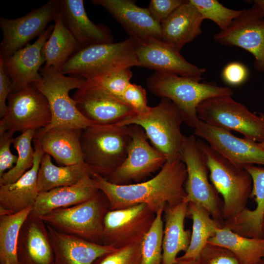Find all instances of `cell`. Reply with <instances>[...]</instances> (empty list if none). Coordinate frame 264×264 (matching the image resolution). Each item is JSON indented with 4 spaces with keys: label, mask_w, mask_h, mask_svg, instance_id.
I'll return each instance as SVG.
<instances>
[{
    "label": "cell",
    "mask_w": 264,
    "mask_h": 264,
    "mask_svg": "<svg viewBox=\"0 0 264 264\" xmlns=\"http://www.w3.org/2000/svg\"><path fill=\"white\" fill-rule=\"evenodd\" d=\"M109 210L108 199L99 190L84 202L39 217L58 231L103 245L104 220Z\"/></svg>",
    "instance_id": "cell-8"
},
{
    "label": "cell",
    "mask_w": 264,
    "mask_h": 264,
    "mask_svg": "<svg viewBox=\"0 0 264 264\" xmlns=\"http://www.w3.org/2000/svg\"><path fill=\"white\" fill-rule=\"evenodd\" d=\"M256 264H264V263L262 262V261L259 263Z\"/></svg>",
    "instance_id": "cell-50"
},
{
    "label": "cell",
    "mask_w": 264,
    "mask_h": 264,
    "mask_svg": "<svg viewBox=\"0 0 264 264\" xmlns=\"http://www.w3.org/2000/svg\"><path fill=\"white\" fill-rule=\"evenodd\" d=\"M41 79L32 85L45 97L51 114L50 124L41 129L47 130L56 128L84 129L95 125L84 117L77 109L76 102L70 97L69 91L79 89L86 83L85 79L66 76L53 67L42 68Z\"/></svg>",
    "instance_id": "cell-7"
},
{
    "label": "cell",
    "mask_w": 264,
    "mask_h": 264,
    "mask_svg": "<svg viewBox=\"0 0 264 264\" xmlns=\"http://www.w3.org/2000/svg\"><path fill=\"white\" fill-rule=\"evenodd\" d=\"M36 132L29 130L13 138L12 144L18 153L17 161L11 169L0 177V185L15 182L32 168L35 158L32 142Z\"/></svg>",
    "instance_id": "cell-35"
},
{
    "label": "cell",
    "mask_w": 264,
    "mask_h": 264,
    "mask_svg": "<svg viewBox=\"0 0 264 264\" xmlns=\"http://www.w3.org/2000/svg\"><path fill=\"white\" fill-rule=\"evenodd\" d=\"M136 55L140 67L155 72L175 74L200 82L206 70L188 62L180 51L161 39L138 43Z\"/></svg>",
    "instance_id": "cell-18"
},
{
    "label": "cell",
    "mask_w": 264,
    "mask_h": 264,
    "mask_svg": "<svg viewBox=\"0 0 264 264\" xmlns=\"http://www.w3.org/2000/svg\"><path fill=\"white\" fill-rule=\"evenodd\" d=\"M197 259L200 264H241L235 255L227 248L209 243Z\"/></svg>",
    "instance_id": "cell-40"
},
{
    "label": "cell",
    "mask_w": 264,
    "mask_h": 264,
    "mask_svg": "<svg viewBox=\"0 0 264 264\" xmlns=\"http://www.w3.org/2000/svg\"><path fill=\"white\" fill-rule=\"evenodd\" d=\"M131 68L125 67L118 69L87 81L105 88L121 99L123 94L131 84L130 80L132 73Z\"/></svg>",
    "instance_id": "cell-38"
},
{
    "label": "cell",
    "mask_w": 264,
    "mask_h": 264,
    "mask_svg": "<svg viewBox=\"0 0 264 264\" xmlns=\"http://www.w3.org/2000/svg\"></svg>",
    "instance_id": "cell-53"
},
{
    "label": "cell",
    "mask_w": 264,
    "mask_h": 264,
    "mask_svg": "<svg viewBox=\"0 0 264 264\" xmlns=\"http://www.w3.org/2000/svg\"><path fill=\"white\" fill-rule=\"evenodd\" d=\"M262 231L264 234V215H263V219H262Z\"/></svg>",
    "instance_id": "cell-48"
},
{
    "label": "cell",
    "mask_w": 264,
    "mask_h": 264,
    "mask_svg": "<svg viewBox=\"0 0 264 264\" xmlns=\"http://www.w3.org/2000/svg\"><path fill=\"white\" fill-rule=\"evenodd\" d=\"M188 216L192 220L191 241L184 254L179 260L197 259L208 241L216 234L220 225L210 213L201 206L194 203H188Z\"/></svg>",
    "instance_id": "cell-33"
},
{
    "label": "cell",
    "mask_w": 264,
    "mask_h": 264,
    "mask_svg": "<svg viewBox=\"0 0 264 264\" xmlns=\"http://www.w3.org/2000/svg\"><path fill=\"white\" fill-rule=\"evenodd\" d=\"M121 99L137 114H145L151 108L148 105L146 91L140 85L131 83L123 94Z\"/></svg>",
    "instance_id": "cell-41"
},
{
    "label": "cell",
    "mask_w": 264,
    "mask_h": 264,
    "mask_svg": "<svg viewBox=\"0 0 264 264\" xmlns=\"http://www.w3.org/2000/svg\"><path fill=\"white\" fill-rule=\"evenodd\" d=\"M91 171L85 163L58 166L52 162L51 156L44 154L41 160L38 175L39 193L77 183Z\"/></svg>",
    "instance_id": "cell-31"
},
{
    "label": "cell",
    "mask_w": 264,
    "mask_h": 264,
    "mask_svg": "<svg viewBox=\"0 0 264 264\" xmlns=\"http://www.w3.org/2000/svg\"><path fill=\"white\" fill-rule=\"evenodd\" d=\"M141 242L117 248L97 258L92 264H141Z\"/></svg>",
    "instance_id": "cell-39"
},
{
    "label": "cell",
    "mask_w": 264,
    "mask_h": 264,
    "mask_svg": "<svg viewBox=\"0 0 264 264\" xmlns=\"http://www.w3.org/2000/svg\"><path fill=\"white\" fill-rule=\"evenodd\" d=\"M194 134L235 165H264V149L257 142L238 137L229 131L209 125L199 120Z\"/></svg>",
    "instance_id": "cell-17"
},
{
    "label": "cell",
    "mask_w": 264,
    "mask_h": 264,
    "mask_svg": "<svg viewBox=\"0 0 264 264\" xmlns=\"http://www.w3.org/2000/svg\"><path fill=\"white\" fill-rule=\"evenodd\" d=\"M155 216L144 203L109 210L104 220L103 245L117 249L141 242Z\"/></svg>",
    "instance_id": "cell-12"
},
{
    "label": "cell",
    "mask_w": 264,
    "mask_h": 264,
    "mask_svg": "<svg viewBox=\"0 0 264 264\" xmlns=\"http://www.w3.org/2000/svg\"><path fill=\"white\" fill-rule=\"evenodd\" d=\"M199 120L214 127L241 133L257 143L264 141V117L250 111L231 96L214 97L201 102L197 108Z\"/></svg>",
    "instance_id": "cell-10"
},
{
    "label": "cell",
    "mask_w": 264,
    "mask_h": 264,
    "mask_svg": "<svg viewBox=\"0 0 264 264\" xmlns=\"http://www.w3.org/2000/svg\"><path fill=\"white\" fill-rule=\"evenodd\" d=\"M251 8L260 17L264 18V0H255Z\"/></svg>",
    "instance_id": "cell-46"
},
{
    "label": "cell",
    "mask_w": 264,
    "mask_h": 264,
    "mask_svg": "<svg viewBox=\"0 0 264 264\" xmlns=\"http://www.w3.org/2000/svg\"><path fill=\"white\" fill-rule=\"evenodd\" d=\"M13 91L11 81L4 70V60L0 57V117L1 118L7 110L6 100Z\"/></svg>",
    "instance_id": "cell-45"
},
{
    "label": "cell",
    "mask_w": 264,
    "mask_h": 264,
    "mask_svg": "<svg viewBox=\"0 0 264 264\" xmlns=\"http://www.w3.org/2000/svg\"><path fill=\"white\" fill-rule=\"evenodd\" d=\"M188 208V203L183 201L175 206L164 207L162 264L176 263L178 254L185 252L189 246L191 231L184 227Z\"/></svg>",
    "instance_id": "cell-29"
},
{
    "label": "cell",
    "mask_w": 264,
    "mask_h": 264,
    "mask_svg": "<svg viewBox=\"0 0 264 264\" xmlns=\"http://www.w3.org/2000/svg\"><path fill=\"white\" fill-rule=\"evenodd\" d=\"M91 2L103 7L121 25L130 37L138 43L161 40V24L154 19L147 8L141 7L131 0H93Z\"/></svg>",
    "instance_id": "cell-19"
},
{
    "label": "cell",
    "mask_w": 264,
    "mask_h": 264,
    "mask_svg": "<svg viewBox=\"0 0 264 264\" xmlns=\"http://www.w3.org/2000/svg\"><path fill=\"white\" fill-rule=\"evenodd\" d=\"M14 133L4 132L0 133V177L11 169L17 162L18 156L11 151Z\"/></svg>",
    "instance_id": "cell-42"
},
{
    "label": "cell",
    "mask_w": 264,
    "mask_h": 264,
    "mask_svg": "<svg viewBox=\"0 0 264 264\" xmlns=\"http://www.w3.org/2000/svg\"><path fill=\"white\" fill-rule=\"evenodd\" d=\"M258 144L260 147L264 149V141L261 143H258Z\"/></svg>",
    "instance_id": "cell-49"
},
{
    "label": "cell",
    "mask_w": 264,
    "mask_h": 264,
    "mask_svg": "<svg viewBox=\"0 0 264 264\" xmlns=\"http://www.w3.org/2000/svg\"><path fill=\"white\" fill-rule=\"evenodd\" d=\"M262 262H263V263H264V258L263 259Z\"/></svg>",
    "instance_id": "cell-51"
},
{
    "label": "cell",
    "mask_w": 264,
    "mask_h": 264,
    "mask_svg": "<svg viewBox=\"0 0 264 264\" xmlns=\"http://www.w3.org/2000/svg\"><path fill=\"white\" fill-rule=\"evenodd\" d=\"M138 43L129 37L117 43L92 44L79 48L63 65L64 75L90 80L125 67L140 66L136 55Z\"/></svg>",
    "instance_id": "cell-3"
},
{
    "label": "cell",
    "mask_w": 264,
    "mask_h": 264,
    "mask_svg": "<svg viewBox=\"0 0 264 264\" xmlns=\"http://www.w3.org/2000/svg\"><path fill=\"white\" fill-rule=\"evenodd\" d=\"M59 12L69 31L80 46L113 43L109 28L96 24L86 12L83 0H59Z\"/></svg>",
    "instance_id": "cell-23"
},
{
    "label": "cell",
    "mask_w": 264,
    "mask_h": 264,
    "mask_svg": "<svg viewBox=\"0 0 264 264\" xmlns=\"http://www.w3.org/2000/svg\"><path fill=\"white\" fill-rule=\"evenodd\" d=\"M196 7L203 19L217 24L220 30L227 28L243 12L227 8L217 0H190Z\"/></svg>",
    "instance_id": "cell-37"
},
{
    "label": "cell",
    "mask_w": 264,
    "mask_h": 264,
    "mask_svg": "<svg viewBox=\"0 0 264 264\" xmlns=\"http://www.w3.org/2000/svg\"><path fill=\"white\" fill-rule=\"evenodd\" d=\"M7 110L0 121V133L37 131L51 120L48 101L32 84L12 92L7 98Z\"/></svg>",
    "instance_id": "cell-11"
},
{
    "label": "cell",
    "mask_w": 264,
    "mask_h": 264,
    "mask_svg": "<svg viewBox=\"0 0 264 264\" xmlns=\"http://www.w3.org/2000/svg\"><path fill=\"white\" fill-rule=\"evenodd\" d=\"M46 225L54 252V264H92L100 256L116 249L60 232Z\"/></svg>",
    "instance_id": "cell-25"
},
{
    "label": "cell",
    "mask_w": 264,
    "mask_h": 264,
    "mask_svg": "<svg viewBox=\"0 0 264 264\" xmlns=\"http://www.w3.org/2000/svg\"><path fill=\"white\" fill-rule=\"evenodd\" d=\"M99 190L91 176L87 175L74 185L39 193L31 212L40 216L57 209L74 206L89 199Z\"/></svg>",
    "instance_id": "cell-28"
},
{
    "label": "cell",
    "mask_w": 264,
    "mask_h": 264,
    "mask_svg": "<svg viewBox=\"0 0 264 264\" xmlns=\"http://www.w3.org/2000/svg\"><path fill=\"white\" fill-rule=\"evenodd\" d=\"M183 122V115L177 106L170 99L161 98L147 113L135 114L117 125L140 126L153 146L165 155L167 162H173L182 160L186 136L181 131Z\"/></svg>",
    "instance_id": "cell-6"
},
{
    "label": "cell",
    "mask_w": 264,
    "mask_h": 264,
    "mask_svg": "<svg viewBox=\"0 0 264 264\" xmlns=\"http://www.w3.org/2000/svg\"><path fill=\"white\" fill-rule=\"evenodd\" d=\"M132 141L128 126L88 127L81 137L85 163L91 173L106 179L125 161Z\"/></svg>",
    "instance_id": "cell-2"
},
{
    "label": "cell",
    "mask_w": 264,
    "mask_h": 264,
    "mask_svg": "<svg viewBox=\"0 0 264 264\" xmlns=\"http://www.w3.org/2000/svg\"><path fill=\"white\" fill-rule=\"evenodd\" d=\"M132 137L127 157L122 164L106 179L117 185L139 182L160 170L167 162L164 154L148 141L144 130L137 125L128 126Z\"/></svg>",
    "instance_id": "cell-14"
},
{
    "label": "cell",
    "mask_w": 264,
    "mask_h": 264,
    "mask_svg": "<svg viewBox=\"0 0 264 264\" xmlns=\"http://www.w3.org/2000/svg\"><path fill=\"white\" fill-rule=\"evenodd\" d=\"M208 243L227 248L241 264H256L264 258V238L243 236L225 225L218 228Z\"/></svg>",
    "instance_id": "cell-30"
},
{
    "label": "cell",
    "mask_w": 264,
    "mask_h": 264,
    "mask_svg": "<svg viewBox=\"0 0 264 264\" xmlns=\"http://www.w3.org/2000/svg\"><path fill=\"white\" fill-rule=\"evenodd\" d=\"M53 26L47 27L33 44H27L4 60V70L11 81L12 92L41 79L39 70L45 63L43 48Z\"/></svg>",
    "instance_id": "cell-20"
},
{
    "label": "cell",
    "mask_w": 264,
    "mask_h": 264,
    "mask_svg": "<svg viewBox=\"0 0 264 264\" xmlns=\"http://www.w3.org/2000/svg\"><path fill=\"white\" fill-rule=\"evenodd\" d=\"M250 175L252 188L250 198L256 203L253 210L247 208L234 218L224 222V225L242 236L250 238H264L262 221L264 214V168L254 165L243 167Z\"/></svg>",
    "instance_id": "cell-27"
},
{
    "label": "cell",
    "mask_w": 264,
    "mask_h": 264,
    "mask_svg": "<svg viewBox=\"0 0 264 264\" xmlns=\"http://www.w3.org/2000/svg\"><path fill=\"white\" fill-rule=\"evenodd\" d=\"M33 207L21 212L0 216V263L19 264L17 245L21 228Z\"/></svg>",
    "instance_id": "cell-34"
},
{
    "label": "cell",
    "mask_w": 264,
    "mask_h": 264,
    "mask_svg": "<svg viewBox=\"0 0 264 264\" xmlns=\"http://www.w3.org/2000/svg\"><path fill=\"white\" fill-rule=\"evenodd\" d=\"M91 176L107 197L109 210L144 203L156 213L166 205L183 201L186 196L187 171L182 160L166 162L155 176L142 182L117 185L95 173L91 172Z\"/></svg>",
    "instance_id": "cell-1"
},
{
    "label": "cell",
    "mask_w": 264,
    "mask_h": 264,
    "mask_svg": "<svg viewBox=\"0 0 264 264\" xmlns=\"http://www.w3.org/2000/svg\"><path fill=\"white\" fill-rule=\"evenodd\" d=\"M59 12V0H50L24 16L16 19L0 17L3 37L0 44V57L3 60L9 58L40 36Z\"/></svg>",
    "instance_id": "cell-13"
},
{
    "label": "cell",
    "mask_w": 264,
    "mask_h": 264,
    "mask_svg": "<svg viewBox=\"0 0 264 264\" xmlns=\"http://www.w3.org/2000/svg\"><path fill=\"white\" fill-rule=\"evenodd\" d=\"M35 158L32 168L15 182L0 185V216L11 215L33 207L38 194V175L44 154L35 138Z\"/></svg>",
    "instance_id": "cell-22"
},
{
    "label": "cell",
    "mask_w": 264,
    "mask_h": 264,
    "mask_svg": "<svg viewBox=\"0 0 264 264\" xmlns=\"http://www.w3.org/2000/svg\"><path fill=\"white\" fill-rule=\"evenodd\" d=\"M82 129L56 128L40 129L34 138L44 154L52 156L59 164L67 166L84 163L81 144Z\"/></svg>",
    "instance_id": "cell-24"
},
{
    "label": "cell",
    "mask_w": 264,
    "mask_h": 264,
    "mask_svg": "<svg viewBox=\"0 0 264 264\" xmlns=\"http://www.w3.org/2000/svg\"><path fill=\"white\" fill-rule=\"evenodd\" d=\"M17 256L19 264H54V252L46 224L32 212L21 228Z\"/></svg>",
    "instance_id": "cell-21"
},
{
    "label": "cell",
    "mask_w": 264,
    "mask_h": 264,
    "mask_svg": "<svg viewBox=\"0 0 264 264\" xmlns=\"http://www.w3.org/2000/svg\"><path fill=\"white\" fill-rule=\"evenodd\" d=\"M54 22L53 30L43 48L45 57L43 67H53L60 70L80 46L66 26L59 12Z\"/></svg>",
    "instance_id": "cell-32"
},
{
    "label": "cell",
    "mask_w": 264,
    "mask_h": 264,
    "mask_svg": "<svg viewBox=\"0 0 264 264\" xmlns=\"http://www.w3.org/2000/svg\"><path fill=\"white\" fill-rule=\"evenodd\" d=\"M183 1V0H151L147 9L154 19L161 24Z\"/></svg>",
    "instance_id": "cell-43"
},
{
    "label": "cell",
    "mask_w": 264,
    "mask_h": 264,
    "mask_svg": "<svg viewBox=\"0 0 264 264\" xmlns=\"http://www.w3.org/2000/svg\"><path fill=\"white\" fill-rule=\"evenodd\" d=\"M174 264H200L198 259H185L179 260L177 259V261Z\"/></svg>",
    "instance_id": "cell-47"
},
{
    "label": "cell",
    "mask_w": 264,
    "mask_h": 264,
    "mask_svg": "<svg viewBox=\"0 0 264 264\" xmlns=\"http://www.w3.org/2000/svg\"><path fill=\"white\" fill-rule=\"evenodd\" d=\"M249 71L247 67L239 62L227 64L222 71V78L227 84L238 86L243 83L247 79Z\"/></svg>",
    "instance_id": "cell-44"
},
{
    "label": "cell",
    "mask_w": 264,
    "mask_h": 264,
    "mask_svg": "<svg viewBox=\"0 0 264 264\" xmlns=\"http://www.w3.org/2000/svg\"><path fill=\"white\" fill-rule=\"evenodd\" d=\"M182 157L187 171L184 184L186 196L183 201L201 206L215 220L223 226V201L210 180L206 158L195 135L185 136Z\"/></svg>",
    "instance_id": "cell-9"
},
{
    "label": "cell",
    "mask_w": 264,
    "mask_h": 264,
    "mask_svg": "<svg viewBox=\"0 0 264 264\" xmlns=\"http://www.w3.org/2000/svg\"><path fill=\"white\" fill-rule=\"evenodd\" d=\"M146 84L154 95L171 100L181 112L184 123L194 129L199 121L197 108L201 102L211 97L233 94L229 87L200 83L169 73L155 72L147 78Z\"/></svg>",
    "instance_id": "cell-4"
},
{
    "label": "cell",
    "mask_w": 264,
    "mask_h": 264,
    "mask_svg": "<svg viewBox=\"0 0 264 264\" xmlns=\"http://www.w3.org/2000/svg\"><path fill=\"white\" fill-rule=\"evenodd\" d=\"M198 143L206 158L210 180L222 198L224 223L247 208L252 177L245 169L232 163L204 140L198 139Z\"/></svg>",
    "instance_id": "cell-5"
},
{
    "label": "cell",
    "mask_w": 264,
    "mask_h": 264,
    "mask_svg": "<svg viewBox=\"0 0 264 264\" xmlns=\"http://www.w3.org/2000/svg\"><path fill=\"white\" fill-rule=\"evenodd\" d=\"M9 264V263H5V264Z\"/></svg>",
    "instance_id": "cell-52"
},
{
    "label": "cell",
    "mask_w": 264,
    "mask_h": 264,
    "mask_svg": "<svg viewBox=\"0 0 264 264\" xmlns=\"http://www.w3.org/2000/svg\"><path fill=\"white\" fill-rule=\"evenodd\" d=\"M213 39L220 44L248 51L254 57L255 68L264 72V18L251 7L243 9L227 28L215 34Z\"/></svg>",
    "instance_id": "cell-16"
},
{
    "label": "cell",
    "mask_w": 264,
    "mask_h": 264,
    "mask_svg": "<svg viewBox=\"0 0 264 264\" xmlns=\"http://www.w3.org/2000/svg\"><path fill=\"white\" fill-rule=\"evenodd\" d=\"M72 97L82 114L96 125H119L136 114L121 98L87 81Z\"/></svg>",
    "instance_id": "cell-15"
},
{
    "label": "cell",
    "mask_w": 264,
    "mask_h": 264,
    "mask_svg": "<svg viewBox=\"0 0 264 264\" xmlns=\"http://www.w3.org/2000/svg\"><path fill=\"white\" fill-rule=\"evenodd\" d=\"M204 20L190 0H184L161 23V40L180 51L186 44L201 34Z\"/></svg>",
    "instance_id": "cell-26"
},
{
    "label": "cell",
    "mask_w": 264,
    "mask_h": 264,
    "mask_svg": "<svg viewBox=\"0 0 264 264\" xmlns=\"http://www.w3.org/2000/svg\"><path fill=\"white\" fill-rule=\"evenodd\" d=\"M164 208L156 213L150 229L141 242V264H162Z\"/></svg>",
    "instance_id": "cell-36"
}]
</instances>
